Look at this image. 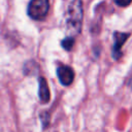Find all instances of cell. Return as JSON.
<instances>
[{
	"mask_svg": "<svg viewBox=\"0 0 132 132\" xmlns=\"http://www.w3.org/2000/svg\"><path fill=\"white\" fill-rule=\"evenodd\" d=\"M40 120L43 124V128H46L47 125L50 124V116L47 112H43V113H40Z\"/></svg>",
	"mask_w": 132,
	"mask_h": 132,
	"instance_id": "52a82bcc",
	"label": "cell"
},
{
	"mask_svg": "<svg viewBox=\"0 0 132 132\" xmlns=\"http://www.w3.org/2000/svg\"><path fill=\"white\" fill-rule=\"evenodd\" d=\"M57 73H58L59 80L63 86L71 85V82L74 79V71L69 66H65V65L60 66L57 70Z\"/></svg>",
	"mask_w": 132,
	"mask_h": 132,
	"instance_id": "277c9868",
	"label": "cell"
},
{
	"mask_svg": "<svg viewBox=\"0 0 132 132\" xmlns=\"http://www.w3.org/2000/svg\"><path fill=\"white\" fill-rule=\"evenodd\" d=\"M82 18L84 11L81 0H72L69 3L66 11V28L72 37L80 32Z\"/></svg>",
	"mask_w": 132,
	"mask_h": 132,
	"instance_id": "6da1fadb",
	"label": "cell"
},
{
	"mask_svg": "<svg viewBox=\"0 0 132 132\" xmlns=\"http://www.w3.org/2000/svg\"><path fill=\"white\" fill-rule=\"evenodd\" d=\"M114 2L117 3V5L125 7V6H128L132 2V0H114Z\"/></svg>",
	"mask_w": 132,
	"mask_h": 132,
	"instance_id": "ba28073f",
	"label": "cell"
},
{
	"mask_svg": "<svg viewBox=\"0 0 132 132\" xmlns=\"http://www.w3.org/2000/svg\"><path fill=\"white\" fill-rule=\"evenodd\" d=\"M61 45H62V47L64 50L70 51L73 47V45H74V38L72 36H68V37L64 38L62 40V42H61Z\"/></svg>",
	"mask_w": 132,
	"mask_h": 132,
	"instance_id": "8992f818",
	"label": "cell"
},
{
	"mask_svg": "<svg viewBox=\"0 0 132 132\" xmlns=\"http://www.w3.org/2000/svg\"><path fill=\"white\" fill-rule=\"evenodd\" d=\"M50 9L48 0H31L28 5V15L35 20L40 21L44 19Z\"/></svg>",
	"mask_w": 132,
	"mask_h": 132,
	"instance_id": "7a4b0ae2",
	"label": "cell"
},
{
	"mask_svg": "<svg viewBox=\"0 0 132 132\" xmlns=\"http://www.w3.org/2000/svg\"><path fill=\"white\" fill-rule=\"evenodd\" d=\"M38 97L41 103L45 104L50 101L51 93L47 86V82L44 77H39V88H38Z\"/></svg>",
	"mask_w": 132,
	"mask_h": 132,
	"instance_id": "5b68a950",
	"label": "cell"
},
{
	"mask_svg": "<svg viewBox=\"0 0 132 132\" xmlns=\"http://www.w3.org/2000/svg\"><path fill=\"white\" fill-rule=\"evenodd\" d=\"M130 36L129 33L124 32H114L113 33V45H112V57L116 60H119L122 57V46L125 41Z\"/></svg>",
	"mask_w": 132,
	"mask_h": 132,
	"instance_id": "3957f363",
	"label": "cell"
}]
</instances>
